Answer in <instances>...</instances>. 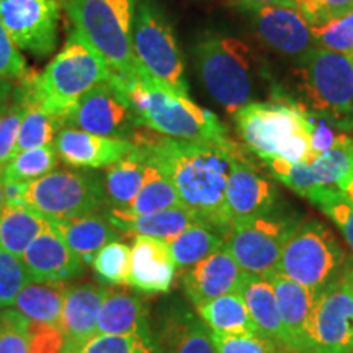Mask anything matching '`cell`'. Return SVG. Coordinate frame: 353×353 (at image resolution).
Segmentation results:
<instances>
[{
    "label": "cell",
    "mask_w": 353,
    "mask_h": 353,
    "mask_svg": "<svg viewBox=\"0 0 353 353\" xmlns=\"http://www.w3.org/2000/svg\"><path fill=\"white\" fill-rule=\"evenodd\" d=\"M299 219L280 208L234 223L224 236V247L242 272L270 278L278 270L281 252Z\"/></svg>",
    "instance_id": "obj_10"
},
{
    "label": "cell",
    "mask_w": 353,
    "mask_h": 353,
    "mask_svg": "<svg viewBox=\"0 0 353 353\" xmlns=\"http://www.w3.org/2000/svg\"><path fill=\"white\" fill-rule=\"evenodd\" d=\"M61 353H79V352H76V350H69V348H63V352Z\"/></svg>",
    "instance_id": "obj_56"
},
{
    "label": "cell",
    "mask_w": 353,
    "mask_h": 353,
    "mask_svg": "<svg viewBox=\"0 0 353 353\" xmlns=\"http://www.w3.org/2000/svg\"><path fill=\"white\" fill-rule=\"evenodd\" d=\"M176 267H190L224 247V239L213 229L195 224L167 241Z\"/></svg>",
    "instance_id": "obj_35"
},
{
    "label": "cell",
    "mask_w": 353,
    "mask_h": 353,
    "mask_svg": "<svg viewBox=\"0 0 353 353\" xmlns=\"http://www.w3.org/2000/svg\"><path fill=\"white\" fill-rule=\"evenodd\" d=\"M64 347V335L61 329L51 325L30 324V348L28 353H61Z\"/></svg>",
    "instance_id": "obj_47"
},
{
    "label": "cell",
    "mask_w": 353,
    "mask_h": 353,
    "mask_svg": "<svg viewBox=\"0 0 353 353\" xmlns=\"http://www.w3.org/2000/svg\"><path fill=\"white\" fill-rule=\"evenodd\" d=\"M64 128L130 139L128 136L134 132V128L141 126L120 82L112 74L108 82L92 88L70 108L64 118Z\"/></svg>",
    "instance_id": "obj_12"
},
{
    "label": "cell",
    "mask_w": 353,
    "mask_h": 353,
    "mask_svg": "<svg viewBox=\"0 0 353 353\" xmlns=\"http://www.w3.org/2000/svg\"><path fill=\"white\" fill-rule=\"evenodd\" d=\"M237 293L241 294L242 301L247 306L259 335L278 343L286 350V334L280 311H278L276 294L272 281L268 278L244 272Z\"/></svg>",
    "instance_id": "obj_26"
},
{
    "label": "cell",
    "mask_w": 353,
    "mask_h": 353,
    "mask_svg": "<svg viewBox=\"0 0 353 353\" xmlns=\"http://www.w3.org/2000/svg\"><path fill=\"white\" fill-rule=\"evenodd\" d=\"M154 353H216L211 330L185 307L170 309L152 337Z\"/></svg>",
    "instance_id": "obj_23"
},
{
    "label": "cell",
    "mask_w": 353,
    "mask_h": 353,
    "mask_svg": "<svg viewBox=\"0 0 353 353\" xmlns=\"http://www.w3.org/2000/svg\"><path fill=\"white\" fill-rule=\"evenodd\" d=\"M32 321L19 309L0 311V353H28Z\"/></svg>",
    "instance_id": "obj_42"
},
{
    "label": "cell",
    "mask_w": 353,
    "mask_h": 353,
    "mask_svg": "<svg viewBox=\"0 0 353 353\" xmlns=\"http://www.w3.org/2000/svg\"><path fill=\"white\" fill-rule=\"evenodd\" d=\"M112 74L107 59L72 28L63 50L52 57L46 69L39 74L30 70L23 81L32 99L59 118L64 128V118L70 108L92 88L108 82Z\"/></svg>",
    "instance_id": "obj_3"
},
{
    "label": "cell",
    "mask_w": 353,
    "mask_h": 353,
    "mask_svg": "<svg viewBox=\"0 0 353 353\" xmlns=\"http://www.w3.org/2000/svg\"><path fill=\"white\" fill-rule=\"evenodd\" d=\"M306 113L309 120V139H311V159H309V162H312L317 156L332 148L342 136V132H335V128L330 126L327 121L314 117L309 112Z\"/></svg>",
    "instance_id": "obj_48"
},
{
    "label": "cell",
    "mask_w": 353,
    "mask_h": 353,
    "mask_svg": "<svg viewBox=\"0 0 353 353\" xmlns=\"http://www.w3.org/2000/svg\"><path fill=\"white\" fill-rule=\"evenodd\" d=\"M54 231L63 237L69 249L82 260V263L90 265L101 247L118 239V231L113 226L110 216L101 213L81 216V218L50 221Z\"/></svg>",
    "instance_id": "obj_25"
},
{
    "label": "cell",
    "mask_w": 353,
    "mask_h": 353,
    "mask_svg": "<svg viewBox=\"0 0 353 353\" xmlns=\"http://www.w3.org/2000/svg\"><path fill=\"white\" fill-rule=\"evenodd\" d=\"M309 167L317 185L343 192L353 180V138L342 132L337 143L309 162Z\"/></svg>",
    "instance_id": "obj_34"
},
{
    "label": "cell",
    "mask_w": 353,
    "mask_h": 353,
    "mask_svg": "<svg viewBox=\"0 0 353 353\" xmlns=\"http://www.w3.org/2000/svg\"><path fill=\"white\" fill-rule=\"evenodd\" d=\"M28 72L25 57L17 50L15 44L7 37L6 30L0 25V79L20 81Z\"/></svg>",
    "instance_id": "obj_45"
},
{
    "label": "cell",
    "mask_w": 353,
    "mask_h": 353,
    "mask_svg": "<svg viewBox=\"0 0 353 353\" xmlns=\"http://www.w3.org/2000/svg\"><path fill=\"white\" fill-rule=\"evenodd\" d=\"M316 2V23L321 25L327 20L339 19L353 8V0H314ZM312 26V25H311Z\"/></svg>",
    "instance_id": "obj_49"
},
{
    "label": "cell",
    "mask_w": 353,
    "mask_h": 353,
    "mask_svg": "<svg viewBox=\"0 0 353 353\" xmlns=\"http://www.w3.org/2000/svg\"><path fill=\"white\" fill-rule=\"evenodd\" d=\"M343 193H345V195L353 201V180H352L350 183H348V187H347L345 190H343Z\"/></svg>",
    "instance_id": "obj_55"
},
{
    "label": "cell",
    "mask_w": 353,
    "mask_h": 353,
    "mask_svg": "<svg viewBox=\"0 0 353 353\" xmlns=\"http://www.w3.org/2000/svg\"><path fill=\"white\" fill-rule=\"evenodd\" d=\"M141 148H143V145H141ZM145 154H148V151H145ZM180 206L183 205L179 193H176L174 183L170 182V179L164 174V170H162L148 154V170H145L144 183L143 187H141L138 195H136L134 201L131 203L130 208H128L125 213L148 214L154 213V211L180 208Z\"/></svg>",
    "instance_id": "obj_33"
},
{
    "label": "cell",
    "mask_w": 353,
    "mask_h": 353,
    "mask_svg": "<svg viewBox=\"0 0 353 353\" xmlns=\"http://www.w3.org/2000/svg\"><path fill=\"white\" fill-rule=\"evenodd\" d=\"M195 59L203 85L228 113L252 103L255 63L245 43L229 37L206 38L195 48Z\"/></svg>",
    "instance_id": "obj_7"
},
{
    "label": "cell",
    "mask_w": 353,
    "mask_h": 353,
    "mask_svg": "<svg viewBox=\"0 0 353 353\" xmlns=\"http://www.w3.org/2000/svg\"><path fill=\"white\" fill-rule=\"evenodd\" d=\"M117 79L130 100L141 128L172 139L231 143L219 118L190 100L188 95L179 94L144 77L123 79L117 76Z\"/></svg>",
    "instance_id": "obj_2"
},
{
    "label": "cell",
    "mask_w": 353,
    "mask_h": 353,
    "mask_svg": "<svg viewBox=\"0 0 353 353\" xmlns=\"http://www.w3.org/2000/svg\"><path fill=\"white\" fill-rule=\"evenodd\" d=\"M138 0H59L74 28L123 79L139 77L132 56V20Z\"/></svg>",
    "instance_id": "obj_4"
},
{
    "label": "cell",
    "mask_w": 353,
    "mask_h": 353,
    "mask_svg": "<svg viewBox=\"0 0 353 353\" xmlns=\"http://www.w3.org/2000/svg\"><path fill=\"white\" fill-rule=\"evenodd\" d=\"M57 0H0V25L19 51L48 57L57 46Z\"/></svg>",
    "instance_id": "obj_13"
},
{
    "label": "cell",
    "mask_w": 353,
    "mask_h": 353,
    "mask_svg": "<svg viewBox=\"0 0 353 353\" xmlns=\"http://www.w3.org/2000/svg\"><path fill=\"white\" fill-rule=\"evenodd\" d=\"M68 290L69 285L64 281H33L20 291L13 306L32 322L61 329V316Z\"/></svg>",
    "instance_id": "obj_29"
},
{
    "label": "cell",
    "mask_w": 353,
    "mask_h": 353,
    "mask_svg": "<svg viewBox=\"0 0 353 353\" xmlns=\"http://www.w3.org/2000/svg\"><path fill=\"white\" fill-rule=\"evenodd\" d=\"M241 7L250 17V23L259 38L278 54L293 57L301 63L316 50L311 25L299 8L252 3H241Z\"/></svg>",
    "instance_id": "obj_14"
},
{
    "label": "cell",
    "mask_w": 353,
    "mask_h": 353,
    "mask_svg": "<svg viewBox=\"0 0 353 353\" xmlns=\"http://www.w3.org/2000/svg\"><path fill=\"white\" fill-rule=\"evenodd\" d=\"M92 265L97 275L107 283L128 285L131 270V247L120 241L110 242L99 250Z\"/></svg>",
    "instance_id": "obj_38"
},
{
    "label": "cell",
    "mask_w": 353,
    "mask_h": 353,
    "mask_svg": "<svg viewBox=\"0 0 353 353\" xmlns=\"http://www.w3.org/2000/svg\"><path fill=\"white\" fill-rule=\"evenodd\" d=\"M226 210L234 223L257 218L278 210V192L244 157L237 156L226 187Z\"/></svg>",
    "instance_id": "obj_16"
},
{
    "label": "cell",
    "mask_w": 353,
    "mask_h": 353,
    "mask_svg": "<svg viewBox=\"0 0 353 353\" xmlns=\"http://www.w3.org/2000/svg\"><path fill=\"white\" fill-rule=\"evenodd\" d=\"M306 200L316 205L322 213L334 221L353 252V201L350 198L335 187L317 185L307 193Z\"/></svg>",
    "instance_id": "obj_37"
},
{
    "label": "cell",
    "mask_w": 353,
    "mask_h": 353,
    "mask_svg": "<svg viewBox=\"0 0 353 353\" xmlns=\"http://www.w3.org/2000/svg\"><path fill=\"white\" fill-rule=\"evenodd\" d=\"M312 341L314 353H350L353 350V296L343 276L316 294Z\"/></svg>",
    "instance_id": "obj_15"
},
{
    "label": "cell",
    "mask_w": 353,
    "mask_h": 353,
    "mask_svg": "<svg viewBox=\"0 0 353 353\" xmlns=\"http://www.w3.org/2000/svg\"><path fill=\"white\" fill-rule=\"evenodd\" d=\"M143 339L136 335L95 334L83 343L79 353H131Z\"/></svg>",
    "instance_id": "obj_46"
},
{
    "label": "cell",
    "mask_w": 353,
    "mask_h": 353,
    "mask_svg": "<svg viewBox=\"0 0 353 353\" xmlns=\"http://www.w3.org/2000/svg\"><path fill=\"white\" fill-rule=\"evenodd\" d=\"M13 83L12 81H6V79H0V110H2L3 105L7 103L8 99H10L13 94Z\"/></svg>",
    "instance_id": "obj_51"
},
{
    "label": "cell",
    "mask_w": 353,
    "mask_h": 353,
    "mask_svg": "<svg viewBox=\"0 0 353 353\" xmlns=\"http://www.w3.org/2000/svg\"><path fill=\"white\" fill-rule=\"evenodd\" d=\"M97 334L136 335L152 342L143 299L126 290L108 288L97 321Z\"/></svg>",
    "instance_id": "obj_24"
},
{
    "label": "cell",
    "mask_w": 353,
    "mask_h": 353,
    "mask_svg": "<svg viewBox=\"0 0 353 353\" xmlns=\"http://www.w3.org/2000/svg\"><path fill=\"white\" fill-rule=\"evenodd\" d=\"M242 276V268L226 247H223L218 252L190 265L182 276V285L185 294L198 307L224 294L237 293Z\"/></svg>",
    "instance_id": "obj_19"
},
{
    "label": "cell",
    "mask_w": 353,
    "mask_h": 353,
    "mask_svg": "<svg viewBox=\"0 0 353 353\" xmlns=\"http://www.w3.org/2000/svg\"><path fill=\"white\" fill-rule=\"evenodd\" d=\"M348 263L345 250L334 232L319 221L307 219L299 221L291 232L276 273L319 294L342 280Z\"/></svg>",
    "instance_id": "obj_6"
},
{
    "label": "cell",
    "mask_w": 353,
    "mask_h": 353,
    "mask_svg": "<svg viewBox=\"0 0 353 353\" xmlns=\"http://www.w3.org/2000/svg\"><path fill=\"white\" fill-rule=\"evenodd\" d=\"M316 48L353 57V8L339 19L311 26Z\"/></svg>",
    "instance_id": "obj_40"
},
{
    "label": "cell",
    "mask_w": 353,
    "mask_h": 353,
    "mask_svg": "<svg viewBox=\"0 0 353 353\" xmlns=\"http://www.w3.org/2000/svg\"><path fill=\"white\" fill-rule=\"evenodd\" d=\"M299 64V107L335 130L353 131V57L316 48Z\"/></svg>",
    "instance_id": "obj_5"
},
{
    "label": "cell",
    "mask_w": 353,
    "mask_h": 353,
    "mask_svg": "<svg viewBox=\"0 0 353 353\" xmlns=\"http://www.w3.org/2000/svg\"><path fill=\"white\" fill-rule=\"evenodd\" d=\"M242 141L260 159L278 157L291 136L309 131L307 113L298 103L286 100L252 101L232 114Z\"/></svg>",
    "instance_id": "obj_11"
},
{
    "label": "cell",
    "mask_w": 353,
    "mask_h": 353,
    "mask_svg": "<svg viewBox=\"0 0 353 353\" xmlns=\"http://www.w3.org/2000/svg\"><path fill=\"white\" fill-rule=\"evenodd\" d=\"M198 316L213 332L259 335L239 293L224 294L196 307ZM262 337V335H260Z\"/></svg>",
    "instance_id": "obj_31"
},
{
    "label": "cell",
    "mask_w": 353,
    "mask_h": 353,
    "mask_svg": "<svg viewBox=\"0 0 353 353\" xmlns=\"http://www.w3.org/2000/svg\"><path fill=\"white\" fill-rule=\"evenodd\" d=\"M19 88L25 97L26 110L20 125L19 138H17L13 156H17L19 152L28 151V149L52 144L57 132L63 130V123L59 121V118L51 114L50 112H46L41 105L32 99L23 79H20Z\"/></svg>",
    "instance_id": "obj_32"
},
{
    "label": "cell",
    "mask_w": 353,
    "mask_h": 353,
    "mask_svg": "<svg viewBox=\"0 0 353 353\" xmlns=\"http://www.w3.org/2000/svg\"><path fill=\"white\" fill-rule=\"evenodd\" d=\"M237 3H252V6H281L298 8L294 0H237Z\"/></svg>",
    "instance_id": "obj_50"
},
{
    "label": "cell",
    "mask_w": 353,
    "mask_h": 353,
    "mask_svg": "<svg viewBox=\"0 0 353 353\" xmlns=\"http://www.w3.org/2000/svg\"><path fill=\"white\" fill-rule=\"evenodd\" d=\"M107 205L103 182L87 172L52 170L26 185L21 196V206L37 211L48 221L95 214Z\"/></svg>",
    "instance_id": "obj_9"
},
{
    "label": "cell",
    "mask_w": 353,
    "mask_h": 353,
    "mask_svg": "<svg viewBox=\"0 0 353 353\" xmlns=\"http://www.w3.org/2000/svg\"><path fill=\"white\" fill-rule=\"evenodd\" d=\"M108 288L94 283L69 286L61 316L63 348L81 352L83 343L97 334V321Z\"/></svg>",
    "instance_id": "obj_22"
},
{
    "label": "cell",
    "mask_w": 353,
    "mask_h": 353,
    "mask_svg": "<svg viewBox=\"0 0 353 353\" xmlns=\"http://www.w3.org/2000/svg\"><path fill=\"white\" fill-rule=\"evenodd\" d=\"M145 170H148V154L139 144H134V149L128 156L107 167L103 185L112 210L126 211L130 208L143 187Z\"/></svg>",
    "instance_id": "obj_28"
},
{
    "label": "cell",
    "mask_w": 353,
    "mask_h": 353,
    "mask_svg": "<svg viewBox=\"0 0 353 353\" xmlns=\"http://www.w3.org/2000/svg\"><path fill=\"white\" fill-rule=\"evenodd\" d=\"M132 143L141 144L149 157L164 170L179 193L185 210L198 223L226 236L231 228L226 210V187L231 167L239 156L232 143H195L165 136L132 132Z\"/></svg>",
    "instance_id": "obj_1"
},
{
    "label": "cell",
    "mask_w": 353,
    "mask_h": 353,
    "mask_svg": "<svg viewBox=\"0 0 353 353\" xmlns=\"http://www.w3.org/2000/svg\"><path fill=\"white\" fill-rule=\"evenodd\" d=\"M276 294L278 311L286 334V350L294 353H314L312 341V309L316 294L298 281L273 273L268 278Z\"/></svg>",
    "instance_id": "obj_17"
},
{
    "label": "cell",
    "mask_w": 353,
    "mask_h": 353,
    "mask_svg": "<svg viewBox=\"0 0 353 353\" xmlns=\"http://www.w3.org/2000/svg\"><path fill=\"white\" fill-rule=\"evenodd\" d=\"M50 221L37 211L19 205H6L0 214V249L23 257L28 245L37 239Z\"/></svg>",
    "instance_id": "obj_30"
},
{
    "label": "cell",
    "mask_w": 353,
    "mask_h": 353,
    "mask_svg": "<svg viewBox=\"0 0 353 353\" xmlns=\"http://www.w3.org/2000/svg\"><path fill=\"white\" fill-rule=\"evenodd\" d=\"M23 263L37 283L46 281H65L83 272L82 260L77 257L63 237L50 228L44 229L25 250Z\"/></svg>",
    "instance_id": "obj_20"
},
{
    "label": "cell",
    "mask_w": 353,
    "mask_h": 353,
    "mask_svg": "<svg viewBox=\"0 0 353 353\" xmlns=\"http://www.w3.org/2000/svg\"><path fill=\"white\" fill-rule=\"evenodd\" d=\"M52 144L61 161L77 169L110 167L134 149L131 139L100 136L77 128H63Z\"/></svg>",
    "instance_id": "obj_18"
},
{
    "label": "cell",
    "mask_w": 353,
    "mask_h": 353,
    "mask_svg": "<svg viewBox=\"0 0 353 353\" xmlns=\"http://www.w3.org/2000/svg\"><path fill=\"white\" fill-rule=\"evenodd\" d=\"M30 283L33 278L23 260L0 249V309L13 306L20 291Z\"/></svg>",
    "instance_id": "obj_41"
},
{
    "label": "cell",
    "mask_w": 353,
    "mask_h": 353,
    "mask_svg": "<svg viewBox=\"0 0 353 353\" xmlns=\"http://www.w3.org/2000/svg\"><path fill=\"white\" fill-rule=\"evenodd\" d=\"M131 353H154V348H152V342H148V341H139L138 345L134 347V350Z\"/></svg>",
    "instance_id": "obj_52"
},
{
    "label": "cell",
    "mask_w": 353,
    "mask_h": 353,
    "mask_svg": "<svg viewBox=\"0 0 353 353\" xmlns=\"http://www.w3.org/2000/svg\"><path fill=\"white\" fill-rule=\"evenodd\" d=\"M59 156L54 144L33 148L13 156L3 167V180L30 183L51 174L59 164Z\"/></svg>",
    "instance_id": "obj_36"
},
{
    "label": "cell",
    "mask_w": 353,
    "mask_h": 353,
    "mask_svg": "<svg viewBox=\"0 0 353 353\" xmlns=\"http://www.w3.org/2000/svg\"><path fill=\"white\" fill-rule=\"evenodd\" d=\"M6 208V195H3V169H0V214Z\"/></svg>",
    "instance_id": "obj_54"
},
{
    "label": "cell",
    "mask_w": 353,
    "mask_h": 353,
    "mask_svg": "<svg viewBox=\"0 0 353 353\" xmlns=\"http://www.w3.org/2000/svg\"><path fill=\"white\" fill-rule=\"evenodd\" d=\"M108 216L113 226L123 234L136 237H154V239L162 241H169L176 234L183 232L185 229L200 224L195 216L183 206L154 211L148 214H130L125 211L110 210Z\"/></svg>",
    "instance_id": "obj_27"
},
{
    "label": "cell",
    "mask_w": 353,
    "mask_h": 353,
    "mask_svg": "<svg viewBox=\"0 0 353 353\" xmlns=\"http://www.w3.org/2000/svg\"><path fill=\"white\" fill-rule=\"evenodd\" d=\"M131 44L139 77L188 95L185 64L174 28L152 0H141L136 6Z\"/></svg>",
    "instance_id": "obj_8"
},
{
    "label": "cell",
    "mask_w": 353,
    "mask_h": 353,
    "mask_svg": "<svg viewBox=\"0 0 353 353\" xmlns=\"http://www.w3.org/2000/svg\"><path fill=\"white\" fill-rule=\"evenodd\" d=\"M216 353H283L278 343L252 334H221L211 330Z\"/></svg>",
    "instance_id": "obj_43"
},
{
    "label": "cell",
    "mask_w": 353,
    "mask_h": 353,
    "mask_svg": "<svg viewBox=\"0 0 353 353\" xmlns=\"http://www.w3.org/2000/svg\"><path fill=\"white\" fill-rule=\"evenodd\" d=\"M176 265L167 241L139 236L131 247L128 285L148 294L167 293L172 288Z\"/></svg>",
    "instance_id": "obj_21"
},
{
    "label": "cell",
    "mask_w": 353,
    "mask_h": 353,
    "mask_svg": "<svg viewBox=\"0 0 353 353\" xmlns=\"http://www.w3.org/2000/svg\"><path fill=\"white\" fill-rule=\"evenodd\" d=\"M350 353H353V350H352V352H350Z\"/></svg>",
    "instance_id": "obj_57"
},
{
    "label": "cell",
    "mask_w": 353,
    "mask_h": 353,
    "mask_svg": "<svg viewBox=\"0 0 353 353\" xmlns=\"http://www.w3.org/2000/svg\"><path fill=\"white\" fill-rule=\"evenodd\" d=\"M25 110V97L21 94L19 85H15L12 97L0 110V169L7 165V162L10 161L13 152H15L17 138H19Z\"/></svg>",
    "instance_id": "obj_39"
},
{
    "label": "cell",
    "mask_w": 353,
    "mask_h": 353,
    "mask_svg": "<svg viewBox=\"0 0 353 353\" xmlns=\"http://www.w3.org/2000/svg\"><path fill=\"white\" fill-rule=\"evenodd\" d=\"M265 162L270 167L272 174L275 175L276 180L283 182L286 187H290L303 198H306L307 193L317 187L311 167L306 162L291 164V162L281 161V159H268Z\"/></svg>",
    "instance_id": "obj_44"
},
{
    "label": "cell",
    "mask_w": 353,
    "mask_h": 353,
    "mask_svg": "<svg viewBox=\"0 0 353 353\" xmlns=\"http://www.w3.org/2000/svg\"><path fill=\"white\" fill-rule=\"evenodd\" d=\"M343 280L348 285V290H350L352 296H353V263H348L345 273H343Z\"/></svg>",
    "instance_id": "obj_53"
}]
</instances>
